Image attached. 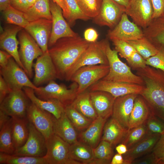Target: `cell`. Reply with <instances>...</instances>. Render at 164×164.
Here are the masks:
<instances>
[{
	"mask_svg": "<svg viewBox=\"0 0 164 164\" xmlns=\"http://www.w3.org/2000/svg\"><path fill=\"white\" fill-rule=\"evenodd\" d=\"M90 42L78 35L59 39L48 52L55 66L57 78L65 80L69 72Z\"/></svg>",
	"mask_w": 164,
	"mask_h": 164,
	"instance_id": "cell-1",
	"label": "cell"
},
{
	"mask_svg": "<svg viewBox=\"0 0 164 164\" xmlns=\"http://www.w3.org/2000/svg\"><path fill=\"white\" fill-rule=\"evenodd\" d=\"M137 70L136 74L142 78L145 84L140 95L152 114L164 122V72L148 65Z\"/></svg>",
	"mask_w": 164,
	"mask_h": 164,
	"instance_id": "cell-2",
	"label": "cell"
},
{
	"mask_svg": "<svg viewBox=\"0 0 164 164\" xmlns=\"http://www.w3.org/2000/svg\"><path fill=\"white\" fill-rule=\"evenodd\" d=\"M106 51L109 70L108 74L102 79L144 86L142 78L134 74L131 71V67L120 60L118 52L115 49L111 48L108 41L106 45Z\"/></svg>",
	"mask_w": 164,
	"mask_h": 164,
	"instance_id": "cell-3",
	"label": "cell"
},
{
	"mask_svg": "<svg viewBox=\"0 0 164 164\" xmlns=\"http://www.w3.org/2000/svg\"><path fill=\"white\" fill-rule=\"evenodd\" d=\"M78 87L75 82L68 88L64 84H58L52 80L44 87H37L34 91L36 96L41 99H56L67 106L71 105L77 97Z\"/></svg>",
	"mask_w": 164,
	"mask_h": 164,
	"instance_id": "cell-4",
	"label": "cell"
},
{
	"mask_svg": "<svg viewBox=\"0 0 164 164\" xmlns=\"http://www.w3.org/2000/svg\"><path fill=\"white\" fill-rule=\"evenodd\" d=\"M108 41L104 39L90 43L67 74L65 80L70 81L73 74L79 68L84 66L103 64L109 65L106 49Z\"/></svg>",
	"mask_w": 164,
	"mask_h": 164,
	"instance_id": "cell-5",
	"label": "cell"
},
{
	"mask_svg": "<svg viewBox=\"0 0 164 164\" xmlns=\"http://www.w3.org/2000/svg\"><path fill=\"white\" fill-rule=\"evenodd\" d=\"M18 35L20 60L24 71L31 78L33 76V61L43 52L34 39L24 29L19 32Z\"/></svg>",
	"mask_w": 164,
	"mask_h": 164,
	"instance_id": "cell-6",
	"label": "cell"
},
{
	"mask_svg": "<svg viewBox=\"0 0 164 164\" xmlns=\"http://www.w3.org/2000/svg\"><path fill=\"white\" fill-rule=\"evenodd\" d=\"M47 152L43 157L47 164H81L70 155V144L54 133L46 139Z\"/></svg>",
	"mask_w": 164,
	"mask_h": 164,
	"instance_id": "cell-7",
	"label": "cell"
},
{
	"mask_svg": "<svg viewBox=\"0 0 164 164\" xmlns=\"http://www.w3.org/2000/svg\"><path fill=\"white\" fill-rule=\"evenodd\" d=\"M109 70V65L98 64L83 66L73 74L70 81L77 84L78 94L104 78Z\"/></svg>",
	"mask_w": 164,
	"mask_h": 164,
	"instance_id": "cell-8",
	"label": "cell"
},
{
	"mask_svg": "<svg viewBox=\"0 0 164 164\" xmlns=\"http://www.w3.org/2000/svg\"><path fill=\"white\" fill-rule=\"evenodd\" d=\"M31 102L22 89L11 90L0 103V110L12 118H27Z\"/></svg>",
	"mask_w": 164,
	"mask_h": 164,
	"instance_id": "cell-9",
	"label": "cell"
},
{
	"mask_svg": "<svg viewBox=\"0 0 164 164\" xmlns=\"http://www.w3.org/2000/svg\"><path fill=\"white\" fill-rule=\"evenodd\" d=\"M0 73L11 90L22 89L24 87L34 90L37 87L12 57L5 66L0 67Z\"/></svg>",
	"mask_w": 164,
	"mask_h": 164,
	"instance_id": "cell-10",
	"label": "cell"
},
{
	"mask_svg": "<svg viewBox=\"0 0 164 164\" xmlns=\"http://www.w3.org/2000/svg\"><path fill=\"white\" fill-rule=\"evenodd\" d=\"M49 3L52 15V29L48 44V49L60 38L79 35L71 28L65 20L61 8L52 0H50Z\"/></svg>",
	"mask_w": 164,
	"mask_h": 164,
	"instance_id": "cell-11",
	"label": "cell"
},
{
	"mask_svg": "<svg viewBox=\"0 0 164 164\" xmlns=\"http://www.w3.org/2000/svg\"><path fill=\"white\" fill-rule=\"evenodd\" d=\"M29 135L24 144L16 149L14 155L36 157H43L46 153L45 138L31 122L28 124Z\"/></svg>",
	"mask_w": 164,
	"mask_h": 164,
	"instance_id": "cell-12",
	"label": "cell"
},
{
	"mask_svg": "<svg viewBox=\"0 0 164 164\" xmlns=\"http://www.w3.org/2000/svg\"><path fill=\"white\" fill-rule=\"evenodd\" d=\"M144 87V85L102 79L91 85L88 89L89 91H106L117 98L129 94H140Z\"/></svg>",
	"mask_w": 164,
	"mask_h": 164,
	"instance_id": "cell-13",
	"label": "cell"
},
{
	"mask_svg": "<svg viewBox=\"0 0 164 164\" xmlns=\"http://www.w3.org/2000/svg\"><path fill=\"white\" fill-rule=\"evenodd\" d=\"M125 9V7L113 0H102L99 12L93 18V22L99 26L112 29L118 23Z\"/></svg>",
	"mask_w": 164,
	"mask_h": 164,
	"instance_id": "cell-14",
	"label": "cell"
},
{
	"mask_svg": "<svg viewBox=\"0 0 164 164\" xmlns=\"http://www.w3.org/2000/svg\"><path fill=\"white\" fill-rule=\"evenodd\" d=\"M125 13L131 18L135 24L145 29L153 20L151 0H131L125 8Z\"/></svg>",
	"mask_w": 164,
	"mask_h": 164,
	"instance_id": "cell-15",
	"label": "cell"
},
{
	"mask_svg": "<svg viewBox=\"0 0 164 164\" xmlns=\"http://www.w3.org/2000/svg\"><path fill=\"white\" fill-rule=\"evenodd\" d=\"M128 18L125 12L117 24L110 30L107 34L111 40L117 39L125 41L135 40L144 36L143 30Z\"/></svg>",
	"mask_w": 164,
	"mask_h": 164,
	"instance_id": "cell-16",
	"label": "cell"
},
{
	"mask_svg": "<svg viewBox=\"0 0 164 164\" xmlns=\"http://www.w3.org/2000/svg\"><path fill=\"white\" fill-rule=\"evenodd\" d=\"M27 118L46 139L53 135L54 116L31 102L28 108Z\"/></svg>",
	"mask_w": 164,
	"mask_h": 164,
	"instance_id": "cell-17",
	"label": "cell"
},
{
	"mask_svg": "<svg viewBox=\"0 0 164 164\" xmlns=\"http://www.w3.org/2000/svg\"><path fill=\"white\" fill-rule=\"evenodd\" d=\"M34 39L43 53L48 50L52 29V20L44 18L29 22L24 28Z\"/></svg>",
	"mask_w": 164,
	"mask_h": 164,
	"instance_id": "cell-18",
	"label": "cell"
},
{
	"mask_svg": "<svg viewBox=\"0 0 164 164\" xmlns=\"http://www.w3.org/2000/svg\"><path fill=\"white\" fill-rule=\"evenodd\" d=\"M34 68L33 83L36 87L57 79L56 70L48 50L37 58Z\"/></svg>",
	"mask_w": 164,
	"mask_h": 164,
	"instance_id": "cell-19",
	"label": "cell"
},
{
	"mask_svg": "<svg viewBox=\"0 0 164 164\" xmlns=\"http://www.w3.org/2000/svg\"><path fill=\"white\" fill-rule=\"evenodd\" d=\"M23 29L15 25L6 28L0 35V46L1 48L10 54L24 70L18 50L19 41L16 38L17 34Z\"/></svg>",
	"mask_w": 164,
	"mask_h": 164,
	"instance_id": "cell-20",
	"label": "cell"
},
{
	"mask_svg": "<svg viewBox=\"0 0 164 164\" xmlns=\"http://www.w3.org/2000/svg\"><path fill=\"white\" fill-rule=\"evenodd\" d=\"M161 135L157 133L148 134L124 154V164H132L135 160L151 152Z\"/></svg>",
	"mask_w": 164,
	"mask_h": 164,
	"instance_id": "cell-21",
	"label": "cell"
},
{
	"mask_svg": "<svg viewBox=\"0 0 164 164\" xmlns=\"http://www.w3.org/2000/svg\"><path fill=\"white\" fill-rule=\"evenodd\" d=\"M137 95L128 94L115 99L111 116L125 128H128L130 116Z\"/></svg>",
	"mask_w": 164,
	"mask_h": 164,
	"instance_id": "cell-22",
	"label": "cell"
},
{
	"mask_svg": "<svg viewBox=\"0 0 164 164\" xmlns=\"http://www.w3.org/2000/svg\"><path fill=\"white\" fill-rule=\"evenodd\" d=\"M90 92L93 105L98 116L106 119L111 116L116 98L105 91Z\"/></svg>",
	"mask_w": 164,
	"mask_h": 164,
	"instance_id": "cell-23",
	"label": "cell"
},
{
	"mask_svg": "<svg viewBox=\"0 0 164 164\" xmlns=\"http://www.w3.org/2000/svg\"><path fill=\"white\" fill-rule=\"evenodd\" d=\"M22 89L32 103L50 112L56 118H59L65 112L66 106L58 100L55 99L43 100L36 96L34 89L28 87H24Z\"/></svg>",
	"mask_w": 164,
	"mask_h": 164,
	"instance_id": "cell-24",
	"label": "cell"
},
{
	"mask_svg": "<svg viewBox=\"0 0 164 164\" xmlns=\"http://www.w3.org/2000/svg\"><path fill=\"white\" fill-rule=\"evenodd\" d=\"M152 114L145 99L141 95L138 94L130 116L128 128H133L145 124Z\"/></svg>",
	"mask_w": 164,
	"mask_h": 164,
	"instance_id": "cell-25",
	"label": "cell"
},
{
	"mask_svg": "<svg viewBox=\"0 0 164 164\" xmlns=\"http://www.w3.org/2000/svg\"><path fill=\"white\" fill-rule=\"evenodd\" d=\"M106 120L98 116L84 131L80 133L78 136L80 141L89 145L93 149L96 148L99 144Z\"/></svg>",
	"mask_w": 164,
	"mask_h": 164,
	"instance_id": "cell-26",
	"label": "cell"
},
{
	"mask_svg": "<svg viewBox=\"0 0 164 164\" xmlns=\"http://www.w3.org/2000/svg\"><path fill=\"white\" fill-rule=\"evenodd\" d=\"M54 133L70 144L77 141L75 128L65 112L59 118L53 119Z\"/></svg>",
	"mask_w": 164,
	"mask_h": 164,
	"instance_id": "cell-27",
	"label": "cell"
},
{
	"mask_svg": "<svg viewBox=\"0 0 164 164\" xmlns=\"http://www.w3.org/2000/svg\"><path fill=\"white\" fill-rule=\"evenodd\" d=\"M129 129L124 127L112 117L105 124L103 135L101 140L107 141L112 146H115L121 143Z\"/></svg>",
	"mask_w": 164,
	"mask_h": 164,
	"instance_id": "cell-28",
	"label": "cell"
},
{
	"mask_svg": "<svg viewBox=\"0 0 164 164\" xmlns=\"http://www.w3.org/2000/svg\"><path fill=\"white\" fill-rule=\"evenodd\" d=\"M143 31L144 36L156 46H164V14L153 19Z\"/></svg>",
	"mask_w": 164,
	"mask_h": 164,
	"instance_id": "cell-29",
	"label": "cell"
},
{
	"mask_svg": "<svg viewBox=\"0 0 164 164\" xmlns=\"http://www.w3.org/2000/svg\"><path fill=\"white\" fill-rule=\"evenodd\" d=\"M29 123L27 118H12V133L13 142L15 150L23 146L28 138Z\"/></svg>",
	"mask_w": 164,
	"mask_h": 164,
	"instance_id": "cell-30",
	"label": "cell"
},
{
	"mask_svg": "<svg viewBox=\"0 0 164 164\" xmlns=\"http://www.w3.org/2000/svg\"><path fill=\"white\" fill-rule=\"evenodd\" d=\"M71 105L86 117L94 120L98 116L87 89L79 94Z\"/></svg>",
	"mask_w": 164,
	"mask_h": 164,
	"instance_id": "cell-31",
	"label": "cell"
},
{
	"mask_svg": "<svg viewBox=\"0 0 164 164\" xmlns=\"http://www.w3.org/2000/svg\"><path fill=\"white\" fill-rule=\"evenodd\" d=\"M70 155L72 159L81 164H92L93 149L80 141L70 144Z\"/></svg>",
	"mask_w": 164,
	"mask_h": 164,
	"instance_id": "cell-32",
	"label": "cell"
},
{
	"mask_svg": "<svg viewBox=\"0 0 164 164\" xmlns=\"http://www.w3.org/2000/svg\"><path fill=\"white\" fill-rule=\"evenodd\" d=\"M50 0H37L27 11L24 16L29 22L44 18L52 20Z\"/></svg>",
	"mask_w": 164,
	"mask_h": 164,
	"instance_id": "cell-33",
	"label": "cell"
},
{
	"mask_svg": "<svg viewBox=\"0 0 164 164\" xmlns=\"http://www.w3.org/2000/svg\"><path fill=\"white\" fill-rule=\"evenodd\" d=\"M112 147L108 142L101 140L98 145L93 149L92 164H110L113 154Z\"/></svg>",
	"mask_w": 164,
	"mask_h": 164,
	"instance_id": "cell-34",
	"label": "cell"
},
{
	"mask_svg": "<svg viewBox=\"0 0 164 164\" xmlns=\"http://www.w3.org/2000/svg\"><path fill=\"white\" fill-rule=\"evenodd\" d=\"M12 118L0 128V152L14 154L15 151L12 133Z\"/></svg>",
	"mask_w": 164,
	"mask_h": 164,
	"instance_id": "cell-35",
	"label": "cell"
},
{
	"mask_svg": "<svg viewBox=\"0 0 164 164\" xmlns=\"http://www.w3.org/2000/svg\"><path fill=\"white\" fill-rule=\"evenodd\" d=\"M126 42L145 60L155 55L158 51V47L144 36L139 39Z\"/></svg>",
	"mask_w": 164,
	"mask_h": 164,
	"instance_id": "cell-36",
	"label": "cell"
},
{
	"mask_svg": "<svg viewBox=\"0 0 164 164\" xmlns=\"http://www.w3.org/2000/svg\"><path fill=\"white\" fill-rule=\"evenodd\" d=\"M0 164H47L43 157L9 154L0 152Z\"/></svg>",
	"mask_w": 164,
	"mask_h": 164,
	"instance_id": "cell-37",
	"label": "cell"
},
{
	"mask_svg": "<svg viewBox=\"0 0 164 164\" xmlns=\"http://www.w3.org/2000/svg\"><path fill=\"white\" fill-rule=\"evenodd\" d=\"M65 112L75 128L78 131L86 129L93 121L81 114L71 105L66 107Z\"/></svg>",
	"mask_w": 164,
	"mask_h": 164,
	"instance_id": "cell-38",
	"label": "cell"
},
{
	"mask_svg": "<svg viewBox=\"0 0 164 164\" xmlns=\"http://www.w3.org/2000/svg\"><path fill=\"white\" fill-rule=\"evenodd\" d=\"M149 134L145 124L129 129L121 143L125 145L128 149Z\"/></svg>",
	"mask_w": 164,
	"mask_h": 164,
	"instance_id": "cell-39",
	"label": "cell"
},
{
	"mask_svg": "<svg viewBox=\"0 0 164 164\" xmlns=\"http://www.w3.org/2000/svg\"><path fill=\"white\" fill-rule=\"evenodd\" d=\"M6 22L24 29L29 23L24 16V12L10 6L2 12Z\"/></svg>",
	"mask_w": 164,
	"mask_h": 164,
	"instance_id": "cell-40",
	"label": "cell"
},
{
	"mask_svg": "<svg viewBox=\"0 0 164 164\" xmlns=\"http://www.w3.org/2000/svg\"><path fill=\"white\" fill-rule=\"evenodd\" d=\"M83 12L90 18L99 13L102 0H76Z\"/></svg>",
	"mask_w": 164,
	"mask_h": 164,
	"instance_id": "cell-41",
	"label": "cell"
},
{
	"mask_svg": "<svg viewBox=\"0 0 164 164\" xmlns=\"http://www.w3.org/2000/svg\"><path fill=\"white\" fill-rule=\"evenodd\" d=\"M70 12L69 18L67 20L70 26L74 25L78 19L87 21L90 18L86 15L80 9L76 0H64Z\"/></svg>",
	"mask_w": 164,
	"mask_h": 164,
	"instance_id": "cell-42",
	"label": "cell"
},
{
	"mask_svg": "<svg viewBox=\"0 0 164 164\" xmlns=\"http://www.w3.org/2000/svg\"><path fill=\"white\" fill-rule=\"evenodd\" d=\"M115 47V50L120 56L126 59L136 52L135 49L126 41L117 39L111 40Z\"/></svg>",
	"mask_w": 164,
	"mask_h": 164,
	"instance_id": "cell-43",
	"label": "cell"
},
{
	"mask_svg": "<svg viewBox=\"0 0 164 164\" xmlns=\"http://www.w3.org/2000/svg\"><path fill=\"white\" fill-rule=\"evenodd\" d=\"M145 124L149 134L157 133L161 135L164 134V122L153 114L150 116Z\"/></svg>",
	"mask_w": 164,
	"mask_h": 164,
	"instance_id": "cell-44",
	"label": "cell"
},
{
	"mask_svg": "<svg viewBox=\"0 0 164 164\" xmlns=\"http://www.w3.org/2000/svg\"><path fill=\"white\" fill-rule=\"evenodd\" d=\"M146 64L164 72V46L158 47V51L154 55L146 60Z\"/></svg>",
	"mask_w": 164,
	"mask_h": 164,
	"instance_id": "cell-45",
	"label": "cell"
},
{
	"mask_svg": "<svg viewBox=\"0 0 164 164\" xmlns=\"http://www.w3.org/2000/svg\"><path fill=\"white\" fill-rule=\"evenodd\" d=\"M130 67L133 69L137 70L143 68L146 66V60L136 51L134 52L126 59Z\"/></svg>",
	"mask_w": 164,
	"mask_h": 164,
	"instance_id": "cell-46",
	"label": "cell"
},
{
	"mask_svg": "<svg viewBox=\"0 0 164 164\" xmlns=\"http://www.w3.org/2000/svg\"><path fill=\"white\" fill-rule=\"evenodd\" d=\"M152 152L155 157L156 164H164V134L161 135Z\"/></svg>",
	"mask_w": 164,
	"mask_h": 164,
	"instance_id": "cell-47",
	"label": "cell"
},
{
	"mask_svg": "<svg viewBox=\"0 0 164 164\" xmlns=\"http://www.w3.org/2000/svg\"><path fill=\"white\" fill-rule=\"evenodd\" d=\"M153 9L152 18H158L164 14V0H151Z\"/></svg>",
	"mask_w": 164,
	"mask_h": 164,
	"instance_id": "cell-48",
	"label": "cell"
},
{
	"mask_svg": "<svg viewBox=\"0 0 164 164\" xmlns=\"http://www.w3.org/2000/svg\"><path fill=\"white\" fill-rule=\"evenodd\" d=\"M132 164H156V159L152 152L135 160Z\"/></svg>",
	"mask_w": 164,
	"mask_h": 164,
	"instance_id": "cell-49",
	"label": "cell"
},
{
	"mask_svg": "<svg viewBox=\"0 0 164 164\" xmlns=\"http://www.w3.org/2000/svg\"><path fill=\"white\" fill-rule=\"evenodd\" d=\"M10 1L12 7L23 12H26L29 8L26 0H10Z\"/></svg>",
	"mask_w": 164,
	"mask_h": 164,
	"instance_id": "cell-50",
	"label": "cell"
},
{
	"mask_svg": "<svg viewBox=\"0 0 164 164\" xmlns=\"http://www.w3.org/2000/svg\"><path fill=\"white\" fill-rule=\"evenodd\" d=\"M11 91V90L3 77L0 75V103Z\"/></svg>",
	"mask_w": 164,
	"mask_h": 164,
	"instance_id": "cell-51",
	"label": "cell"
},
{
	"mask_svg": "<svg viewBox=\"0 0 164 164\" xmlns=\"http://www.w3.org/2000/svg\"><path fill=\"white\" fill-rule=\"evenodd\" d=\"M97 31L92 28L86 29L84 32V38L89 42H94L97 41L98 36Z\"/></svg>",
	"mask_w": 164,
	"mask_h": 164,
	"instance_id": "cell-52",
	"label": "cell"
},
{
	"mask_svg": "<svg viewBox=\"0 0 164 164\" xmlns=\"http://www.w3.org/2000/svg\"><path fill=\"white\" fill-rule=\"evenodd\" d=\"M56 3L62 9L63 14L67 20L70 16V12L64 0H52Z\"/></svg>",
	"mask_w": 164,
	"mask_h": 164,
	"instance_id": "cell-53",
	"label": "cell"
},
{
	"mask_svg": "<svg viewBox=\"0 0 164 164\" xmlns=\"http://www.w3.org/2000/svg\"><path fill=\"white\" fill-rule=\"evenodd\" d=\"M12 56L6 51L2 50L0 51V66L2 67L8 63Z\"/></svg>",
	"mask_w": 164,
	"mask_h": 164,
	"instance_id": "cell-54",
	"label": "cell"
},
{
	"mask_svg": "<svg viewBox=\"0 0 164 164\" xmlns=\"http://www.w3.org/2000/svg\"><path fill=\"white\" fill-rule=\"evenodd\" d=\"M122 155L116 154L112 157L111 164H124V159Z\"/></svg>",
	"mask_w": 164,
	"mask_h": 164,
	"instance_id": "cell-55",
	"label": "cell"
},
{
	"mask_svg": "<svg viewBox=\"0 0 164 164\" xmlns=\"http://www.w3.org/2000/svg\"><path fill=\"white\" fill-rule=\"evenodd\" d=\"M11 117L0 110V128Z\"/></svg>",
	"mask_w": 164,
	"mask_h": 164,
	"instance_id": "cell-56",
	"label": "cell"
},
{
	"mask_svg": "<svg viewBox=\"0 0 164 164\" xmlns=\"http://www.w3.org/2000/svg\"><path fill=\"white\" fill-rule=\"evenodd\" d=\"M115 149L118 153L121 155L125 154L128 150L126 145L122 143L116 146Z\"/></svg>",
	"mask_w": 164,
	"mask_h": 164,
	"instance_id": "cell-57",
	"label": "cell"
},
{
	"mask_svg": "<svg viewBox=\"0 0 164 164\" xmlns=\"http://www.w3.org/2000/svg\"><path fill=\"white\" fill-rule=\"evenodd\" d=\"M10 6H11L10 0H0V11L2 12Z\"/></svg>",
	"mask_w": 164,
	"mask_h": 164,
	"instance_id": "cell-58",
	"label": "cell"
},
{
	"mask_svg": "<svg viewBox=\"0 0 164 164\" xmlns=\"http://www.w3.org/2000/svg\"><path fill=\"white\" fill-rule=\"evenodd\" d=\"M118 3L125 7H127L131 0H113Z\"/></svg>",
	"mask_w": 164,
	"mask_h": 164,
	"instance_id": "cell-59",
	"label": "cell"
},
{
	"mask_svg": "<svg viewBox=\"0 0 164 164\" xmlns=\"http://www.w3.org/2000/svg\"><path fill=\"white\" fill-rule=\"evenodd\" d=\"M29 7L32 5L37 0H26Z\"/></svg>",
	"mask_w": 164,
	"mask_h": 164,
	"instance_id": "cell-60",
	"label": "cell"
}]
</instances>
